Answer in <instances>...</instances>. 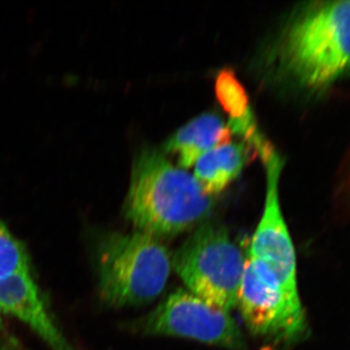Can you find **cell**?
Listing matches in <instances>:
<instances>
[{"label": "cell", "mask_w": 350, "mask_h": 350, "mask_svg": "<svg viewBox=\"0 0 350 350\" xmlns=\"http://www.w3.org/2000/svg\"><path fill=\"white\" fill-rule=\"evenodd\" d=\"M215 94L221 107L229 115L228 125L234 133L245 130L255 123L247 94L231 69H223L219 72Z\"/></svg>", "instance_id": "11"}, {"label": "cell", "mask_w": 350, "mask_h": 350, "mask_svg": "<svg viewBox=\"0 0 350 350\" xmlns=\"http://www.w3.org/2000/svg\"><path fill=\"white\" fill-rule=\"evenodd\" d=\"M191 293L219 310L238 306L245 257L222 226H200L172 260Z\"/></svg>", "instance_id": "4"}, {"label": "cell", "mask_w": 350, "mask_h": 350, "mask_svg": "<svg viewBox=\"0 0 350 350\" xmlns=\"http://www.w3.org/2000/svg\"><path fill=\"white\" fill-rule=\"evenodd\" d=\"M0 310L24 322L52 350H73L51 317L31 271L0 280Z\"/></svg>", "instance_id": "8"}, {"label": "cell", "mask_w": 350, "mask_h": 350, "mask_svg": "<svg viewBox=\"0 0 350 350\" xmlns=\"http://www.w3.org/2000/svg\"><path fill=\"white\" fill-rule=\"evenodd\" d=\"M1 310H0V326H1Z\"/></svg>", "instance_id": "14"}, {"label": "cell", "mask_w": 350, "mask_h": 350, "mask_svg": "<svg viewBox=\"0 0 350 350\" xmlns=\"http://www.w3.org/2000/svg\"><path fill=\"white\" fill-rule=\"evenodd\" d=\"M280 56L301 85L319 90L350 73V0L312 4L288 25Z\"/></svg>", "instance_id": "2"}, {"label": "cell", "mask_w": 350, "mask_h": 350, "mask_svg": "<svg viewBox=\"0 0 350 350\" xmlns=\"http://www.w3.org/2000/svg\"><path fill=\"white\" fill-rule=\"evenodd\" d=\"M232 131L215 113H204L181 126L165 144V150L176 156L179 167L189 169L214 147L231 142Z\"/></svg>", "instance_id": "9"}, {"label": "cell", "mask_w": 350, "mask_h": 350, "mask_svg": "<svg viewBox=\"0 0 350 350\" xmlns=\"http://www.w3.org/2000/svg\"><path fill=\"white\" fill-rule=\"evenodd\" d=\"M254 149L247 142H228L214 147L195 163L194 176L206 194L224 191L241 174Z\"/></svg>", "instance_id": "10"}, {"label": "cell", "mask_w": 350, "mask_h": 350, "mask_svg": "<svg viewBox=\"0 0 350 350\" xmlns=\"http://www.w3.org/2000/svg\"><path fill=\"white\" fill-rule=\"evenodd\" d=\"M24 244L0 221V280L21 271H31Z\"/></svg>", "instance_id": "12"}, {"label": "cell", "mask_w": 350, "mask_h": 350, "mask_svg": "<svg viewBox=\"0 0 350 350\" xmlns=\"http://www.w3.org/2000/svg\"><path fill=\"white\" fill-rule=\"evenodd\" d=\"M0 350H11L9 347H7L6 345L0 344Z\"/></svg>", "instance_id": "13"}, {"label": "cell", "mask_w": 350, "mask_h": 350, "mask_svg": "<svg viewBox=\"0 0 350 350\" xmlns=\"http://www.w3.org/2000/svg\"><path fill=\"white\" fill-rule=\"evenodd\" d=\"M213 207V196L194 175L162 152L144 149L135 158L124 211L137 231L155 238L176 236L206 220Z\"/></svg>", "instance_id": "1"}, {"label": "cell", "mask_w": 350, "mask_h": 350, "mask_svg": "<svg viewBox=\"0 0 350 350\" xmlns=\"http://www.w3.org/2000/svg\"><path fill=\"white\" fill-rule=\"evenodd\" d=\"M238 305L253 335L280 342H292L305 334L306 320L301 303L288 296L273 269L245 258Z\"/></svg>", "instance_id": "5"}, {"label": "cell", "mask_w": 350, "mask_h": 350, "mask_svg": "<svg viewBox=\"0 0 350 350\" xmlns=\"http://www.w3.org/2000/svg\"><path fill=\"white\" fill-rule=\"evenodd\" d=\"M266 170L267 190L264 213L253 234L250 257L264 262L280 278L285 292L301 303L297 283L296 253L280 207L278 183L283 162L269 142L257 149Z\"/></svg>", "instance_id": "7"}, {"label": "cell", "mask_w": 350, "mask_h": 350, "mask_svg": "<svg viewBox=\"0 0 350 350\" xmlns=\"http://www.w3.org/2000/svg\"><path fill=\"white\" fill-rule=\"evenodd\" d=\"M137 328L148 335L174 336L232 350H246L245 340L229 312L219 310L179 289L140 320Z\"/></svg>", "instance_id": "6"}, {"label": "cell", "mask_w": 350, "mask_h": 350, "mask_svg": "<svg viewBox=\"0 0 350 350\" xmlns=\"http://www.w3.org/2000/svg\"><path fill=\"white\" fill-rule=\"evenodd\" d=\"M172 266L167 246L151 234H107L98 250L101 299L116 308L150 303L165 289Z\"/></svg>", "instance_id": "3"}]
</instances>
